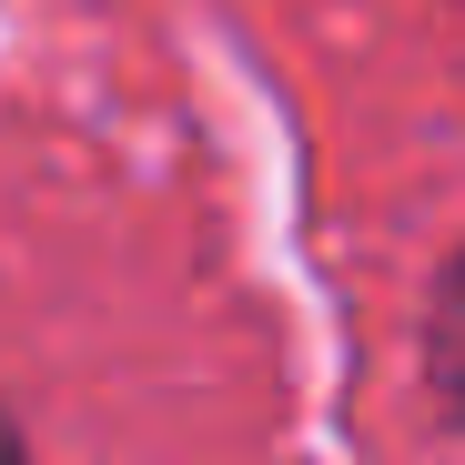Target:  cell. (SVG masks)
<instances>
[{
	"mask_svg": "<svg viewBox=\"0 0 465 465\" xmlns=\"http://www.w3.org/2000/svg\"><path fill=\"white\" fill-rule=\"evenodd\" d=\"M425 344H435V374H445V395L465 405V263L435 283V314H425Z\"/></svg>",
	"mask_w": 465,
	"mask_h": 465,
	"instance_id": "1",
	"label": "cell"
},
{
	"mask_svg": "<svg viewBox=\"0 0 465 465\" xmlns=\"http://www.w3.org/2000/svg\"><path fill=\"white\" fill-rule=\"evenodd\" d=\"M0 465H31V455H21V435H11V425H0Z\"/></svg>",
	"mask_w": 465,
	"mask_h": 465,
	"instance_id": "2",
	"label": "cell"
}]
</instances>
